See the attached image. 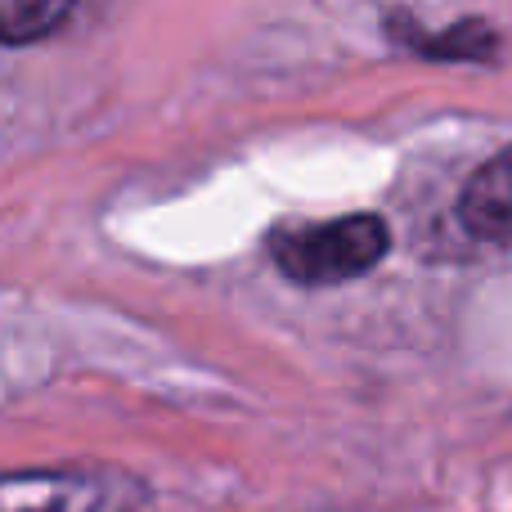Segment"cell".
Listing matches in <instances>:
<instances>
[{"label":"cell","instance_id":"6da1fadb","mask_svg":"<svg viewBox=\"0 0 512 512\" xmlns=\"http://www.w3.org/2000/svg\"><path fill=\"white\" fill-rule=\"evenodd\" d=\"M391 252V230L382 216H342V221L297 225V230L274 234L270 256L283 279L301 288H328V283H351L369 274Z\"/></svg>","mask_w":512,"mask_h":512},{"label":"cell","instance_id":"7a4b0ae2","mask_svg":"<svg viewBox=\"0 0 512 512\" xmlns=\"http://www.w3.org/2000/svg\"><path fill=\"white\" fill-rule=\"evenodd\" d=\"M149 490L122 468L0 472V512H144Z\"/></svg>","mask_w":512,"mask_h":512},{"label":"cell","instance_id":"3957f363","mask_svg":"<svg viewBox=\"0 0 512 512\" xmlns=\"http://www.w3.org/2000/svg\"><path fill=\"white\" fill-rule=\"evenodd\" d=\"M459 221L481 243H512V144L468 176L459 194Z\"/></svg>","mask_w":512,"mask_h":512},{"label":"cell","instance_id":"277c9868","mask_svg":"<svg viewBox=\"0 0 512 512\" xmlns=\"http://www.w3.org/2000/svg\"><path fill=\"white\" fill-rule=\"evenodd\" d=\"M391 36H396L405 50L423 54V59H463V63H481V59H495L499 50V36L490 32L486 23H459V27H445V32H423V23L414 18H391Z\"/></svg>","mask_w":512,"mask_h":512},{"label":"cell","instance_id":"5b68a950","mask_svg":"<svg viewBox=\"0 0 512 512\" xmlns=\"http://www.w3.org/2000/svg\"><path fill=\"white\" fill-rule=\"evenodd\" d=\"M77 0H0V45H32L72 18Z\"/></svg>","mask_w":512,"mask_h":512}]
</instances>
